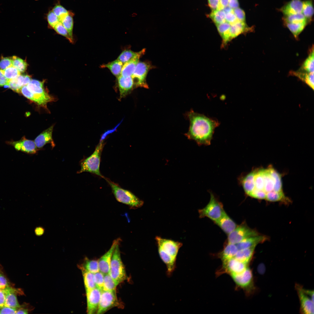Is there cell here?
<instances>
[{"mask_svg":"<svg viewBox=\"0 0 314 314\" xmlns=\"http://www.w3.org/2000/svg\"><path fill=\"white\" fill-rule=\"evenodd\" d=\"M53 28L56 32L66 37L71 42H73L69 35L67 31L60 22L57 24Z\"/></svg>","mask_w":314,"mask_h":314,"instance_id":"cell-44","label":"cell"},{"mask_svg":"<svg viewBox=\"0 0 314 314\" xmlns=\"http://www.w3.org/2000/svg\"><path fill=\"white\" fill-rule=\"evenodd\" d=\"M229 0H220L219 6L217 9L222 10L228 6Z\"/></svg>","mask_w":314,"mask_h":314,"instance_id":"cell-60","label":"cell"},{"mask_svg":"<svg viewBox=\"0 0 314 314\" xmlns=\"http://www.w3.org/2000/svg\"><path fill=\"white\" fill-rule=\"evenodd\" d=\"M218 32L222 40V45L224 46L230 41V29L231 24L225 22L223 23L215 25Z\"/></svg>","mask_w":314,"mask_h":314,"instance_id":"cell-25","label":"cell"},{"mask_svg":"<svg viewBox=\"0 0 314 314\" xmlns=\"http://www.w3.org/2000/svg\"><path fill=\"white\" fill-rule=\"evenodd\" d=\"M233 12L237 19L240 21L245 22V14L244 11L239 7L233 9Z\"/></svg>","mask_w":314,"mask_h":314,"instance_id":"cell-49","label":"cell"},{"mask_svg":"<svg viewBox=\"0 0 314 314\" xmlns=\"http://www.w3.org/2000/svg\"><path fill=\"white\" fill-rule=\"evenodd\" d=\"M17 309L4 306L0 308V314H16Z\"/></svg>","mask_w":314,"mask_h":314,"instance_id":"cell-53","label":"cell"},{"mask_svg":"<svg viewBox=\"0 0 314 314\" xmlns=\"http://www.w3.org/2000/svg\"><path fill=\"white\" fill-rule=\"evenodd\" d=\"M209 202L203 208L199 209L198 213L200 218L207 217L214 222L219 219L224 211L223 205L210 193Z\"/></svg>","mask_w":314,"mask_h":314,"instance_id":"cell-7","label":"cell"},{"mask_svg":"<svg viewBox=\"0 0 314 314\" xmlns=\"http://www.w3.org/2000/svg\"><path fill=\"white\" fill-rule=\"evenodd\" d=\"M155 239L159 256L166 266V274L170 277L176 268L177 254L183 244L159 236Z\"/></svg>","mask_w":314,"mask_h":314,"instance_id":"cell-3","label":"cell"},{"mask_svg":"<svg viewBox=\"0 0 314 314\" xmlns=\"http://www.w3.org/2000/svg\"><path fill=\"white\" fill-rule=\"evenodd\" d=\"M145 52V49L138 52H134L129 49H125L119 55L117 59L124 64L134 58L141 57L144 55Z\"/></svg>","mask_w":314,"mask_h":314,"instance_id":"cell-26","label":"cell"},{"mask_svg":"<svg viewBox=\"0 0 314 314\" xmlns=\"http://www.w3.org/2000/svg\"><path fill=\"white\" fill-rule=\"evenodd\" d=\"M119 283L115 281L109 274H104L102 290L116 291V288Z\"/></svg>","mask_w":314,"mask_h":314,"instance_id":"cell-37","label":"cell"},{"mask_svg":"<svg viewBox=\"0 0 314 314\" xmlns=\"http://www.w3.org/2000/svg\"><path fill=\"white\" fill-rule=\"evenodd\" d=\"M20 93L38 105L45 108H46L47 103L54 100V98L49 94L44 95L39 93H32L28 89L26 85L22 87Z\"/></svg>","mask_w":314,"mask_h":314,"instance_id":"cell-13","label":"cell"},{"mask_svg":"<svg viewBox=\"0 0 314 314\" xmlns=\"http://www.w3.org/2000/svg\"><path fill=\"white\" fill-rule=\"evenodd\" d=\"M104 274L100 272L94 274V279L96 287L102 291Z\"/></svg>","mask_w":314,"mask_h":314,"instance_id":"cell-45","label":"cell"},{"mask_svg":"<svg viewBox=\"0 0 314 314\" xmlns=\"http://www.w3.org/2000/svg\"><path fill=\"white\" fill-rule=\"evenodd\" d=\"M117 78L121 99L125 97L133 88V81L131 76L124 77L120 75Z\"/></svg>","mask_w":314,"mask_h":314,"instance_id":"cell-18","label":"cell"},{"mask_svg":"<svg viewBox=\"0 0 314 314\" xmlns=\"http://www.w3.org/2000/svg\"><path fill=\"white\" fill-rule=\"evenodd\" d=\"M35 235L37 236H40L43 235L44 232V229L42 226L37 227L34 230Z\"/></svg>","mask_w":314,"mask_h":314,"instance_id":"cell-59","label":"cell"},{"mask_svg":"<svg viewBox=\"0 0 314 314\" xmlns=\"http://www.w3.org/2000/svg\"><path fill=\"white\" fill-rule=\"evenodd\" d=\"M81 270L86 271L93 274L99 272L98 260H91L87 258H85L83 263L79 265Z\"/></svg>","mask_w":314,"mask_h":314,"instance_id":"cell-32","label":"cell"},{"mask_svg":"<svg viewBox=\"0 0 314 314\" xmlns=\"http://www.w3.org/2000/svg\"><path fill=\"white\" fill-rule=\"evenodd\" d=\"M238 250L236 244L227 243L219 254V256L222 261L234 258Z\"/></svg>","mask_w":314,"mask_h":314,"instance_id":"cell-27","label":"cell"},{"mask_svg":"<svg viewBox=\"0 0 314 314\" xmlns=\"http://www.w3.org/2000/svg\"><path fill=\"white\" fill-rule=\"evenodd\" d=\"M291 74L304 81L313 90L314 88V73H308L298 70L291 72Z\"/></svg>","mask_w":314,"mask_h":314,"instance_id":"cell-31","label":"cell"},{"mask_svg":"<svg viewBox=\"0 0 314 314\" xmlns=\"http://www.w3.org/2000/svg\"><path fill=\"white\" fill-rule=\"evenodd\" d=\"M53 126L42 132L35 139L34 142L37 149H41L47 144L50 143L53 147L55 144L53 140L52 133Z\"/></svg>","mask_w":314,"mask_h":314,"instance_id":"cell-19","label":"cell"},{"mask_svg":"<svg viewBox=\"0 0 314 314\" xmlns=\"http://www.w3.org/2000/svg\"><path fill=\"white\" fill-rule=\"evenodd\" d=\"M314 50L312 51L303 64L300 69L301 71L308 73H314Z\"/></svg>","mask_w":314,"mask_h":314,"instance_id":"cell-36","label":"cell"},{"mask_svg":"<svg viewBox=\"0 0 314 314\" xmlns=\"http://www.w3.org/2000/svg\"><path fill=\"white\" fill-rule=\"evenodd\" d=\"M263 265H259L258 267V270L259 272L260 273H263L264 271L265 270V268L263 267Z\"/></svg>","mask_w":314,"mask_h":314,"instance_id":"cell-62","label":"cell"},{"mask_svg":"<svg viewBox=\"0 0 314 314\" xmlns=\"http://www.w3.org/2000/svg\"><path fill=\"white\" fill-rule=\"evenodd\" d=\"M238 0H229L228 6L232 9L239 7Z\"/></svg>","mask_w":314,"mask_h":314,"instance_id":"cell-58","label":"cell"},{"mask_svg":"<svg viewBox=\"0 0 314 314\" xmlns=\"http://www.w3.org/2000/svg\"><path fill=\"white\" fill-rule=\"evenodd\" d=\"M284 23H296L308 21L302 13L284 16Z\"/></svg>","mask_w":314,"mask_h":314,"instance_id":"cell-40","label":"cell"},{"mask_svg":"<svg viewBox=\"0 0 314 314\" xmlns=\"http://www.w3.org/2000/svg\"><path fill=\"white\" fill-rule=\"evenodd\" d=\"M307 23V22H304L296 23H287L285 24L294 37L296 38L304 29Z\"/></svg>","mask_w":314,"mask_h":314,"instance_id":"cell-39","label":"cell"},{"mask_svg":"<svg viewBox=\"0 0 314 314\" xmlns=\"http://www.w3.org/2000/svg\"><path fill=\"white\" fill-rule=\"evenodd\" d=\"M111 188L112 192L118 202L128 206L131 208L142 207L144 202L130 191L120 187L118 185L104 178Z\"/></svg>","mask_w":314,"mask_h":314,"instance_id":"cell-4","label":"cell"},{"mask_svg":"<svg viewBox=\"0 0 314 314\" xmlns=\"http://www.w3.org/2000/svg\"><path fill=\"white\" fill-rule=\"evenodd\" d=\"M123 65L122 62L117 59L107 64H103L100 65V67L108 68L117 78L121 75Z\"/></svg>","mask_w":314,"mask_h":314,"instance_id":"cell-30","label":"cell"},{"mask_svg":"<svg viewBox=\"0 0 314 314\" xmlns=\"http://www.w3.org/2000/svg\"><path fill=\"white\" fill-rule=\"evenodd\" d=\"M9 80L5 77L3 71L0 69V87L8 85Z\"/></svg>","mask_w":314,"mask_h":314,"instance_id":"cell-55","label":"cell"},{"mask_svg":"<svg viewBox=\"0 0 314 314\" xmlns=\"http://www.w3.org/2000/svg\"><path fill=\"white\" fill-rule=\"evenodd\" d=\"M296 287L300 300L301 311L304 314H313L314 301L305 292L304 289L298 285Z\"/></svg>","mask_w":314,"mask_h":314,"instance_id":"cell-14","label":"cell"},{"mask_svg":"<svg viewBox=\"0 0 314 314\" xmlns=\"http://www.w3.org/2000/svg\"><path fill=\"white\" fill-rule=\"evenodd\" d=\"M47 19L49 25L53 28L60 22V19L52 10L49 11L47 14Z\"/></svg>","mask_w":314,"mask_h":314,"instance_id":"cell-46","label":"cell"},{"mask_svg":"<svg viewBox=\"0 0 314 314\" xmlns=\"http://www.w3.org/2000/svg\"><path fill=\"white\" fill-rule=\"evenodd\" d=\"M9 286V282L0 268V289H3Z\"/></svg>","mask_w":314,"mask_h":314,"instance_id":"cell-52","label":"cell"},{"mask_svg":"<svg viewBox=\"0 0 314 314\" xmlns=\"http://www.w3.org/2000/svg\"><path fill=\"white\" fill-rule=\"evenodd\" d=\"M154 67V66L149 62L139 61L138 62L131 76L134 88H149L146 81L147 76L149 71Z\"/></svg>","mask_w":314,"mask_h":314,"instance_id":"cell-8","label":"cell"},{"mask_svg":"<svg viewBox=\"0 0 314 314\" xmlns=\"http://www.w3.org/2000/svg\"><path fill=\"white\" fill-rule=\"evenodd\" d=\"M237 285L242 289L248 290L253 286V275L248 267L239 274L231 276Z\"/></svg>","mask_w":314,"mask_h":314,"instance_id":"cell-12","label":"cell"},{"mask_svg":"<svg viewBox=\"0 0 314 314\" xmlns=\"http://www.w3.org/2000/svg\"><path fill=\"white\" fill-rule=\"evenodd\" d=\"M209 6L212 10L217 9L220 0H207Z\"/></svg>","mask_w":314,"mask_h":314,"instance_id":"cell-54","label":"cell"},{"mask_svg":"<svg viewBox=\"0 0 314 314\" xmlns=\"http://www.w3.org/2000/svg\"><path fill=\"white\" fill-rule=\"evenodd\" d=\"M28 309L25 308L21 306L17 308L16 314H28Z\"/></svg>","mask_w":314,"mask_h":314,"instance_id":"cell-61","label":"cell"},{"mask_svg":"<svg viewBox=\"0 0 314 314\" xmlns=\"http://www.w3.org/2000/svg\"><path fill=\"white\" fill-rule=\"evenodd\" d=\"M52 10L59 18L60 20L67 15L69 12L64 7L59 4L55 6L53 8Z\"/></svg>","mask_w":314,"mask_h":314,"instance_id":"cell-43","label":"cell"},{"mask_svg":"<svg viewBox=\"0 0 314 314\" xmlns=\"http://www.w3.org/2000/svg\"><path fill=\"white\" fill-rule=\"evenodd\" d=\"M140 57L134 58L123 64L121 75L124 77L131 76Z\"/></svg>","mask_w":314,"mask_h":314,"instance_id":"cell-28","label":"cell"},{"mask_svg":"<svg viewBox=\"0 0 314 314\" xmlns=\"http://www.w3.org/2000/svg\"><path fill=\"white\" fill-rule=\"evenodd\" d=\"M8 144L13 146L17 151L28 154H35L38 150L34 142L23 137L19 140L11 141Z\"/></svg>","mask_w":314,"mask_h":314,"instance_id":"cell-17","label":"cell"},{"mask_svg":"<svg viewBox=\"0 0 314 314\" xmlns=\"http://www.w3.org/2000/svg\"><path fill=\"white\" fill-rule=\"evenodd\" d=\"M12 65L21 73L24 72L27 69L28 64L26 61L15 56L12 57Z\"/></svg>","mask_w":314,"mask_h":314,"instance_id":"cell-41","label":"cell"},{"mask_svg":"<svg viewBox=\"0 0 314 314\" xmlns=\"http://www.w3.org/2000/svg\"><path fill=\"white\" fill-rule=\"evenodd\" d=\"M6 293L3 289H0V308L4 306Z\"/></svg>","mask_w":314,"mask_h":314,"instance_id":"cell-57","label":"cell"},{"mask_svg":"<svg viewBox=\"0 0 314 314\" xmlns=\"http://www.w3.org/2000/svg\"><path fill=\"white\" fill-rule=\"evenodd\" d=\"M16 79L18 84L21 87L27 85L31 80L30 76L27 75L20 74Z\"/></svg>","mask_w":314,"mask_h":314,"instance_id":"cell-47","label":"cell"},{"mask_svg":"<svg viewBox=\"0 0 314 314\" xmlns=\"http://www.w3.org/2000/svg\"><path fill=\"white\" fill-rule=\"evenodd\" d=\"M120 240L119 238L114 240L108 250L98 260L99 271L104 274L109 273L113 251L116 245L119 243Z\"/></svg>","mask_w":314,"mask_h":314,"instance_id":"cell-15","label":"cell"},{"mask_svg":"<svg viewBox=\"0 0 314 314\" xmlns=\"http://www.w3.org/2000/svg\"><path fill=\"white\" fill-rule=\"evenodd\" d=\"M104 145V140L100 141L92 154L81 163V169L78 173L89 172L104 178L99 169L101 155Z\"/></svg>","mask_w":314,"mask_h":314,"instance_id":"cell-5","label":"cell"},{"mask_svg":"<svg viewBox=\"0 0 314 314\" xmlns=\"http://www.w3.org/2000/svg\"><path fill=\"white\" fill-rule=\"evenodd\" d=\"M251 28L248 26L245 22L238 20L231 24L230 32L231 40L242 33L251 31Z\"/></svg>","mask_w":314,"mask_h":314,"instance_id":"cell-24","label":"cell"},{"mask_svg":"<svg viewBox=\"0 0 314 314\" xmlns=\"http://www.w3.org/2000/svg\"><path fill=\"white\" fill-rule=\"evenodd\" d=\"M119 305L116 291L102 290L97 313H102L112 307Z\"/></svg>","mask_w":314,"mask_h":314,"instance_id":"cell-10","label":"cell"},{"mask_svg":"<svg viewBox=\"0 0 314 314\" xmlns=\"http://www.w3.org/2000/svg\"><path fill=\"white\" fill-rule=\"evenodd\" d=\"M6 293L4 306L18 308L21 306L19 303L16 294L19 290L10 286L3 289Z\"/></svg>","mask_w":314,"mask_h":314,"instance_id":"cell-23","label":"cell"},{"mask_svg":"<svg viewBox=\"0 0 314 314\" xmlns=\"http://www.w3.org/2000/svg\"><path fill=\"white\" fill-rule=\"evenodd\" d=\"M86 293L96 287L94 279V274L90 272L81 270Z\"/></svg>","mask_w":314,"mask_h":314,"instance_id":"cell-33","label":"cell"},{"mask_svg":"<svg viewBox=\"0 0 314 314\" xmlns=\"http://www.w3.org/2000/svg\"><path fill=\"white\" fill-rule=\"evenodd\" d=\"M225 20L226 22L230 24L238 21L233 12V9L225 13Z\"/></svg>","mask_w":314,"mask_h":314,"instance_id":"cell-51","label":"cell"},{"mask_svg":"<svg viewBox=\"0 0 314 314\" xmlns=\"http://www.w3.org/2000/svg\"><path fill=\"white\" fill-rule=\"evenodd\" d=\"M73 14L69 12L68 13L61 19L60 22L67 31L69 35L73 41Z\"/></svg>","mask_w":314,"mask_h":314,"instance_id":"cell-34","label":"cell"},{"mask_svg":"<svg viewBox=\"0 0 314 314\" xmlns=\"http://www.w3.org/2000/svg\"><path fill=\"white\" fill-rule=\"evenodd\" d=\"M214 222L228 235L233 231L237 226L225 211L220 218Z\"/></svg>","mask_w":314,"mask_h":314,"instance_id":"cell-20","label":"cell"},{"mask_svg":"<svg viewBox=\"0 0 314 314\" xmlns=\"http://www.w3.org/2000/svg\"><path fill=\"white\" fill-rule=\"evenodd\" d=\"M255 247L238 250L234 258L248 265L253 255Z\"/></svg>","mask_w":314,"mask_h":314,"instance_id":"cell-29","label":"cell"},{"mask_svg":"<svg viewBox=\"0 0 314 314\" xmlns=\"http://www.w3.org/2000/svg\"><path fill=\"white\" fill-rule=\"evenodd\" d=\"M122 121V120L121 121V122H120V123H119L117 125H116V126L113 129L108 130L105 132L104 133H103L101 137V138L100 139V141L104 140L106 138L107 135L115 131L116 130L117 128L119 126L121 123Z\"/></svg>","mask_w":314,"mask_h":314,"instance_id":"cell-56","label":"cell"},{"mask_svg":"<svg viewBox=\"0 0 314 314\" xmlns=\"http://www.w3.org/2000/svg\"><path fill=\"white\" fill-rule=\"evenodd\" d=\"M259 235L257 231L248 227L244 222L237 225L236 229L228 235V243L235 244L248 238Z\"/></svg>","mask_w":314,"mask_h":314,"instance_id":"cell-9","label":"cell"},{"mask_svg":"<svg viewBox=\"0 0 314 314\" xmlns=\"http://www.w3.org/2000/svg\"><path fill=\"white\" fill-rule=\"evenodd\" d=\"M5 77L9 80L15 78L20 74V73L13 65L3 71Z\"/></svg>","mask_w":314,"mask_h":314,"instance_id":"cell-42","label":"cell"},{"mask_svg":"<svg viewBox=\"0 0 314 314\" xmlns=\"http://www.w3.org/2000/svg\"><path fill=\"white\" fill-rule=\"evenodd\" d=\"M313 7L312 0L303 1L302 13L308 22L312 18L313 14Z\"/></svg>","mask_w":314,"mask_h":314,"instance_id":"cell-38","label":"cell"},{"mask_svg":"<svg viewBox=\"0 0 314 314\" xmlns=\"http://www.w3.org/2000/svg\"><path fill=\"white\" fill-rule=\"evenodd\" d=\"M303 1L291 0L282 7L280 10L284 16L302 13Z\"/></svg>","mask_w":314,"mask_h":314,"instance_id":"cell-21","label":"cell"},{"mask_svg":"<svg viewBox=\"0 0 314 314\" xmlns=\"http://www.w3.org/2000/svg\"><path fill=\"white\" fill-rule=\"evenodd\" d=\"M209 17L215 25L226 22L225 13L223 9L212 10Z\"/></svg>","mask_w":314,"mask_h":314,"instance_id":"cell-35","label":"cell"},{"mask_svg":"<svg viewBox=\"0 0 314 314\" xmlns=\"http://www.w3.org/2000/svg\"><path fill=\"white\" fill-rule=\"evenodd\" d=\"M248 265L233 258L223 261L222 270L231 276L241 273L248 267Z\"/></svg>","mask_w":314,"mask_h":314,"instance_id":"cell-11","label":"cell"},{"mask_svg":"<svg viewBox=\"0 0 314 314\" xmlns=\"http://www.w3.org/2000/svg\"><path fill=\"white\" fill-rule=\"evenodd\" d=\"M267 240L265 236L258 235L246 238L236 244L238 250L255 247Z\"/></svg>","mask_w":314,"mask_h":314,"instance_id":"cell-22","label":"cell"},{"mask_svg":"<svg viewBox=\"0 0 314 314\" xmlns=\"http://www.w3.org/2000/svg\"><path fill=\"white\" fill-rule=\"evenodd\" d=\"M101 290L96 287L86 293L87 302V312L88 314H92L97 312Z\"/></svg>","mask_w":314,"mask_h":314,"instance_id":"cell-16","label":"cell"},{"mask_svg":"<svg viewBox=\"0 0 314 314\" xmlns=\"http://www.w3.org/2000/svg\"><path fill=\"white\" fill-rule=\"evenodd\" d=\"M239 181L247 195L256 199L270 201L284 193L281 175L272 166L254 170Z\"/></svg>","mask_w":314,"mask_h":314,"instance_id":"cell-1","label":"cell"},{"mask_svg":"<svg viewBox=\"0 0 314 314\" xmlns=\"http://www.w3.org/2000/svg\"><path fill=\"white\" fill-rule=\"evenodd\" d=\"M16 78L9 80L8 86L13 90L19 93L22 87L20 86L18 84Z\"/></svg>","mask_w":314,"mask_h":314,"instance_id":"cell-50","label":"cell"},{"mask_svg":"<svg viewBox=\"0 0 314 314\" xmlns=\"http://www.w3.org/2000/svg\"><path fill=\"white\" fill-rule=\"evenodd\" d=\"M190 122L188 132L185 135L195 140L199 145L210 144L214 130L220 123L217 120L191 110L187 113Z\"/></svg>","mask_w":314,"mask_h":314,"instance_id":"cell-2","label":"cell"},{"mask_svg":"<svg viewBox=\"0 0 314 314\" xmlns=\"http://www.w3.org/2000/svg\"><path fill=\"white\" fill-rule=\"evenodd\" d=\"M11 66H12V57H2L0 60V69L3 71Z\"/></svg>","mask_w":314,"mask_h":314,"instance_id":"cell-48","label":"cell"},{"mask_svg":"<svg viewBox=\"0 0 314 314\" xmlns=\"http://www.w3.org/2000/svg\"><path fill=\"white\" fill-rule=\"evenodd\" d=\"M119 243L116 245L111 260L109 274L115 281L119 283L125 280L127 276L121 257Z\"/></svg>","mask_w":314,"mask_h":314,"instance_id":"cell-6","label":"cell"}]
</instances>
